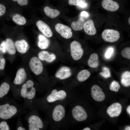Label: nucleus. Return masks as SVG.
Returning <instances> with one entry per match:
<instances>
[{"mask_svg":"<svg viewBox=\"0 0 130 130\" xmlns=\"http://www.w3.org/2000/svg\"><path fill=\"white\" fill-rule=\"evenodd\" d=\"M68 100L39 107L36 109L42 110L46 116V121L51 128L58 130L63 127L67 114L66 107Z\"/></svg>","mask_w":130,"mask_h":130,"instance_id":"obj_1","label":"nucleus"},{"mask_svg":"<svg viewBox=\"0 0 130 130\" xmlns=\"http://www.w3.org/2000/svg\"><path fill=\"white\" fill-rule=\"evenodd\" d=\"M28 112L13 99L6 97L0 101V121L20 117Z\"/></svg>","mask_w":130,"mask_h":130,"instance_id":"obj_2","label":"nucleus"},{"mask_svg":"<svg viewBox=\"0 0 130 130\" xmlns=\"http://www.w3.org/2000/svg\"><path fill=\"white\" fill-rule=\"evenodd\" d=\"M71 92V91L61 89H54L49 90L42 97L37 98L34 109L41 106L68 100Z\"/></svg>","mask_w":130,"mask_h":130,"instance_id":"obj_3","label":"nucleus"},{"mask_svg":"<svg viewBox=\"0 0 130 130\" xmlns=\"http://www.w3.org/2000/svg\"><path fill=\"white\" fill-rule=\"evenodd\" d=\"M37 91L34 82L31 79L27 80L21 86L20 96L23 99V106L26 109L31 110L34 109Z\"/></svg>","mask_w":130,"mask_h":130,"instance_id":"obj_4","label":"nucleus"},{"mask_svg":"<svg viewBox=\"0 0 130 130\" xmlns=\"http://www.w3.org/2000/svg\"><path fill=\"white\" fill-rule=\"evenodd\" d=\"M29 130H46L48 124L39 114L38 110L36 109L28 112L25 117Z\"/></svg>","mask_w":130,"mask_h":130,"instance_id":"obj_5","label":"nucleus"},{"mask_svg":"<svg viewBox=\"0 0 130 130\" xmlns=\"http://www.w3.org/2000/svg\"><path fill=\"white\" fill-rule=\"evenodd\" d=\"M71 54L72 58L78 60L82 57L84 51L80 43L78 41H73L70 44Z\"/></svg>","mask_w":130,"mask_h":130,"instance_id":"obj_6","label":"nucleus"},{"mask_svg":"<svg viewBox=\"0 0 130 130\" xmlns=\"http://www.w3.org/2000/svg\"><path fill=\"white\" fill-rule=\"evenodd\" d=\"M102 37L105 41L113 42L117 41L120 37L119 32L112 29H106L102 33Z\"/></svg>","mask_w":130,"mask_h":130,"instance_id":"obj_7","label":"nucleus"},{"mask_svg":"<svg viewBox=\"0 0 130 130\" xmlns=\"http://www.w3.org/2000/svg\"><path fill=\"white\" fill-rule=\"evenodd\" d=\"M29 65L32 72L38 75L42 72L43 69L42 63L40 59L36 57L32 58L30 60Z\"/></svg>","mask_w":130,"mask_h":130,"instance_id":"obj_8","label":"nucleus"},{"mask_svg":"<svg viewBox=\"0 0 130 130\" xmlns=\"http://www.w3.org/2000/svg\"><path fill=\"white\" fill-rule=\"evenodd\" d=\"M56 31L63 38L66 39L71 38L72 35L71 28L69 26L60 23L56 24L55 26Z\"/></svg>","mask_w":130,"mask_h":130,"instance_id":"obj_9","label":"nucleus"},{"mask_svg":"<svg viewBox=\"0 0 130 130\" xmlns=\"http://www.w3.org/2000/svg\"><path fill=\"white\" fill-rule=\"evenodd\" d=\"M27 77L25 69L23 68H20L17 71L13 83L16 86H21L26 81Z\"/></svg>","mask_w":130,"mask_h":130,"instance_id":"obj_10","label":"nucleus"},{"mask_svg":"<svg viewBox=\"0 0 130 130\" xmlns=\"http://www.w3.org/2000/svg\"><path fill=\"white\" fill-rule=\"evenodd\" d=\"M91 94L93 99L97 101H102L105 98V95L102 89L97 85H94L92 87Z\"/></svg>","mask_w":130,"mask_h":130,"instance_id":"obj_11","label":"nucleus"},{"mask_svg":"<svg viewBox=\"0 0 130 130\" xmlns=\"http://www.w3.org/2000/svg\"><path fill=\"white\" fill-rule=\"evenodd\" d=\"M122 111L121 104L117 102L109 106L107 109V112L111 117L119 116Z\"/></svg>","mask_w":130,"mask_h":130,"instance_id":"obj_12","label":"nucleus"},{"mask_svg":"<svg viewBox=\"0 0 130 130\" xmlns=\"http://www.w3.org/2000/svg\"><path fill=\"white\" fill-rule=\"evenodd\" d=\"M36 25L39 30L44 35L48 38L51 37L53 35L52 32L49 26L41 20L38 21Z\"/></svg>","mask_w":130,"mask_h":130,"instance_id":"obj_13","label":"nucleus"},{"mask_svg":"<svg viewBox=\"0 0 130 130\" xmlns=\"http://www.w3.org/2000/svg\"><path fill=\"white\" fill-rule=\"evenodd\" d=\"M102 5L104 9L111 12L117 11L119 7L118 4L112 0H103Z\"/></svg>","mask_w":130,"mask_h":130,"instance_id":"obj_14","label":"nucleus"},{"mask_svg":"<svg viewBox=\"0 0 130 130\" xmlns=\"http://www.w3.org/2000/svg\"><path fill=\"white\" fill-rule=\"evenodd\" d=\"M71 75L70 69L67 67L63 66L57 72L55 76L56 78L60 80H63L70 77Z\"/></svg>","mask_w":130,"mask_h":130,"instance_id":"obj_15","label":"nucleus"},{"mask_svg":"<svg viewBox=\"0 0 130 130\" xmlns=\"http://www.w3.org/2000/svg\"><path fill=\"white\" fill-rule=\"evenodd\" d=\"M83 29L86 34L89 35H93L96 33V30L93 21L90 19L84 23Z\"/></svg>","mask_w":130,"mask_h":130,"instance_id":"obj_16","label":"nucleus"},{"mask_svg":"<svg viewBox=\"0 0 130 130\" xmlns=\"http://www.w3.org/2000/svg\"><path fill=\"white\" fill-rule=\"evenodd\" d=\"M14 45L18 51L22 54L26 52L29 48L28 44L24 39L16 41Z\"/></svg>","mask_w":130,"mask_h":130,"instance_id":"obj_17","label":"nucleus"},{"mask_svg":"<svg viewBox=\"0 0 130 130\" xmlns=\"http://www.w3.org/2000/svg\"><path fill=\"white\" fill-rule=\"evenodd\" d=\"M39 58L42 60H45L48 63L52 62L56 59L55 55L53 54H49V52L46 51H43L38 54Z\"/></svg>","mask_w":130,"mask_h":130,"instance_id":"obj_18","label":"nucleus"},{"mask_svg":"<svg viewBox=\"0 0 130 130\" xmlns=\"http://www.w3.org/2000/svg\"><path fill=\"white\" fill-rule=\"evenodd\" d=\"M38 45L39 48L44 49L49 47L50 44L49 40L45 36L39 34L38 36Z\"/></svg>","mask_w":130,"mask_h":130,"instance_id":"obj_19","label":"nucleus"},{"mask_svg":"<svg viewBox=\"0 0 130 130\" xmlns=\"http://www.w3.org/2000/svg\"><path fill=\"white\" fill-rule=\"evenodd\" d=\"M11 88L9 84L7 82H3L0 86V101L6 97Z\"/></svg>","mask_w":130,"mask_h":130,"instance_id":"obj_20","label":"nucleus"},{"mask_svg":"<svg viewBox=\"0 0 130 130\" xmlns=\"http://www.w3.org/2000/svg\"><path fill=\"white\" fill-rule=\"evenodd\" d=\"M88 64L89 66L92 68L97 67L99 65L98 56L95 53L91 54L88 60Z\"/></svg>","mask_w":130,"mask_h":130,"instance_id":"obj_21","label":"nucleus"},{"mask_svg":"<svg viewBox=\"0 0 130 130\" xmlns=\"http://www.w3.org/2000/svg\"><path fill=\"white\" fill-rule=\"evenodd\" d=\"M85 22V20L84 19L81 17L78 20L72 21L71 23V26L74 30L80 31L83 29Z\"/></svg>","mask_w":130,"mask_h":130,"instance_id":"obj_22","label":"nucleus"},{"mask_svg":"<svg viewBox=\"0 0 130 130\" xmlns=\"http://www.w3.org/2000/svg\"><path fill=\"white\" fill-rule=\"evenodd\" d=\"M44 10L46 15L52 18L56 17L60 14V12L59 10L52 9L48 6L45 7Z\"/></svg>","mask_w":130,"mask_h":130,"instance_id":"obj_23","label":"nucleus"},{"mask_svg":"<svg viewBox=\"0 0 130 130\" xmlns=\"http://www.w3.org/2000/svg\"><path fill=\"white\" fill-rule=\"evenodd\" d=\"M5 42L6 52L11 55L15 54L16 52V50L13 41L10 38H7Z\"/></svg>","mask_w":130,"mask_h":130,"instance_id":"obj_24","label":"nucleus"},{"mask_svg":"<svg viewBox=\"0 0 130 130\" xmlns=\"http://www.w3.org/2000/svg\"><path fill=\"white\" fill-rule=\"evenodd\" d=\"M121 82L124 86L128 87L130 85V72L126 71L122 73L121 75Z\"/></svg>","mask_w":130,"mask_h":130,"instance_id":"obj_25","label":"nucleus"},{"mask_svg":"<svg viewBox=\"0 0 130 130\" xmlns=\"http://www.w3.org/2000/svg\"><path fill=\"white\" fill-rule=\"evenodd\" d=\"M91 74L88 70L85 69L82 70L78 74L77 78L80 82H83L86 80L89 77Z\"/></svg>","mask_w":130,"mask_h":130,"instance_id":"obj_26","label":"nucleus"},{"mask_svg":"<svg viewBox=\"0 0 130 130\" xmlns=\"http://www.w3.org/2000/svg\"><path fill=\"white\" fill-rule=\"evenodd\" d=\"M12 20L15 23L20 25H24L26 22L25 18L19 14L14 15L13 17Z\"/></svg>","mask_w":130,"mask_h":130,"instance_id":"obj_27","label":"nucleus"},{"mask_svg":"<svg viewBox=\"0 0 130 130\" xmlns=\"http://www.w3.org/2000/svg\"><path fill=\"white\" fill-rule=\"evenodd\" d=\"M120 88V86L118 83L115 81H113L110 86V89L116 92L118 91Z\"/></svg>","mask_w":130,"mask_h":130,"instance_id":"obj_28","label":"nucleus"},{"mask_svg":"<svg viewBox=\"0 0 130 130\" xmlns=\"http://www.w3.org/2000/svg\"><path fill=\"white\" fill-rule=\"evenodd\" d=\"M121 55L124 58L130 59V48L127 47L124 48L121 51Z\"/></svg>","mask_w":130,"mask_h":130,"instance_id":"obj_29","label":"nucleus"},{"mask_svg":"<svg viewBox=\"0 0 130 130\" xmlns=\"http://www.w3.org/2000/svg\"><path fill=\"white\" fill-rule=\"evenodd\" d=\"M103 70L102 72L99 73V74L105 78H107L110 77V72L109 69L105 67L103 68Z\"/></svg>","mask_w":130,"mask_h":130,"instance_id":"obj_30","label":"nucleus"},{"mask_svg":"<svg viewBox=\"0 0 130 130\" xmlns=\"http://www.w3.org/2000/svg\"><path fill=\"white\" fill-rule=\"evenodd\" d=\"M11 128L6 120L0 121V130H10Z\"/></svg>","mask_w":130,"mask_h":130,"instance_id":"obj_31","label":"nucleus"},{"mask_svg":"<svg viewBox=\"0 0 130 130\" xmlns=\"http://www.w3.org/2000/svg\"><path fill=\"white\" fill-rule=\"evenodd\" d=\"M86 0H69L68 3L71 5L79 6L81 4L85 2Z\"/></svg>","mask_w":130,"mask_h":130,"instance_id":"obj_32","label":"nucleus"},{"mask_svg":"<svg viewBox=\"0 0 130 130\" xmlns=\"http://www.w3.org/2000/svg\"><path fill=\"white\" fill-rule=\"evenodd\" d=\"M17 119L16 130H26L27 129L23 125L21 118L19 117Z\"/></svg>","mask_w":130,"mask_h":130,"instance_id":"obj_33","label":"nucleus"},{"mask_svg":"<svg viewBox=\"0 0 130 130\" xmlns=\"http://www.w3.org/2000/svg\"><path fill=\"white\" fill-rule=\"evenodd\" d=\"M113 49L112 47L109 48L107 50L105 54V57L107 58H110L113 53Z\"/></svg>","mask_w":130,"mask_h":130,"instance_id":"obj_34","label":"nucleus"},{"mask_svg":"<svg viewBox=\"0 0 130 130\" xmlns=\"http://www.w3.org/2000/svg\"><path fill=\"white\" fill-rule=\"evenodd\" d=\"M0 51L4 53L6 52L5 41H3L0 45Z\"/></svg>","mask_w":130,"mask_h":130,"instance_id":"obj_35","label":"nucleus"},{"mask_svg":"<svg viewBox=\"0 0 130 130\" xmlns=\"http://www.w3.org/2000/svg\"><path fill=\"white\" fill-rule=\"evenodd\" d=\"M5 62V60L4 58H1L0 57V70H3L4 69Z\"/></svg>","mask_w":130,"mask_h":130,"instance_id":"obj_36","label":"nucleus"},{"mask_svg":"<svg viewBox=\"0 0 130 130\" xmlns=\"http://www.w3.org/2000/svg\"><path fill=\"white\" fill-rule=\"evenodd\" d=\"M6 11L5 6L3 4H0V17L3 15Z\"/></svg>","mask_w":130,"mask_h":130,"instance_id":"obj_37","label":"nucleus"},{"mask_svg":"<svg viewBox=\"0 0 130 130\" xmlns=\"http://www.w3.org/2000/svg\"><path fill=\"white\" fill-rule=\"evenodd\" d=\"M18 4L21 6L27 5L28 3V0H17Z\"/></svg>","mask_w":130,"mask_h":130,"instance_id":"obj_38","label":"nucleus"},{"mask_svg":"<svg viewBox=\"0 0 130 130\" xmlns=\"http://www.w3.org/2000/svg\"><path fill=\"white\" fill-rule=\"evenodd\" d=\"M80 16L81 17H88L89 15L88 13L87 12L84 11L82 12L80 14Z\"/></svg>","mask_w":130,"mask_h":130,"instance_id":"obj_39","label":"nucleus"},{"mask_svg":"<svg viewBox=\"0 0 130 130\" xmlns=\"http://www.w3.org/2000/svg\"><path fill=\"white\" fill-rule=\"evenodd\" d=\"M87 4L86 3H84L81 4L80 6H78L79 7L82 8H84L86 7L87 6Z\"/></svg>","mask_w":130,"mask_h":130,"instance_id":"obj_40","label":"nucleus"},{"mask_svg":"<svg viewBox=\"0 0 130 130\" xmlns=\"http://www.w3.org/2000/svg\"><path fill=\"white\" fill-rule=\"evenodd\" d=\"M127 111L128 114H130V106L129 105L127 107L126 109Z\"/></svg>","mask_w":130,"mask_h":130,"instance_id":"obj_41","label":"nucleus"},{"mask_svg":"<svg viewBox=\"0 0 130 130\" xmlns=\"http://www.w3.org/2000/svg\"><path fill=\"white\" fill-rule=\"evenodd\" d=\"M83 130H90L91 129L88 127H86L82 129Z\"/></svg>","mask_w":130,"mask_h":130,"instance_id":"obj_42","label":"nucleus"},{"mask_svg":"<svg viewBox=\"0 0 130 130\" xmlns=\"http://www.w3.org/2000/svg\"><path fill=\"white\" fill-rule=\"evenodd\" d=\"M125 130H130V126H128L126 127L125 129Z\"/></svg>","mask_w":130,"mask_h":130,"instance_id":"obj_43","label":"nucleus"},{"mask_svg":"<svg viewBox=\"0 0 130 130\" xmlns=\"http://www.w3.org/2000/svg\"><path fill=\"white\" fill-rule=\"evenodd\" d=\"M128 22L129 25H130V17H129L128 20Z\"/></svg>","mask_w":130,"mask_h":130,"instance_id":"obj_44","label":"nucleus"},{"mask_svg":"<svg viewBox=\"0 0 130 130\" xmlns=\"http://www.w3.org/2000/svg\"><path fill=\"white\" fill-rule=\"evenodd\" d=\"M13 0V1H15V2L16 1H17V0Z\"/></svg>","mask_w":130,"mask_h":130,"instance_id":"obj_45","label":"nucleus"}]
</instances>
